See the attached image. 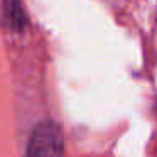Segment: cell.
Returning <instances> with one entry per match:
<instances>
[{"label": "cell", "instance_id": "2", "mask_svg": "<svg viewBox=\"0 0 157 157\" xmlns=\"http://www.w3.org/2000/svg\"><path fill=\"white\" fill-rule=\"evenodd\" d=\"M2 17H4V25L12 32H22V29L27 24V17L21 0H4Z\"/></svg>", "mask_w": 157, "mask_h": 157}, {"label": "cell", "instance_id": "3", "mask_svg": "<svg viewBox=\"0 0 157 157\" xmlns=\"http://www.w3.org/2000/svg\"><path fill=\"white\" fill-rule=\"evenodd\" d=\"M155 113H157V101H155Z\"/></svg>", "mask_w": 157, "mask_h": 157}, {"label": "cell", "instance_id": "1", "mask_svg": "<svg viewBox=\"0 0 157 157\" xmlns=\"http://www.w3.org/2000/svg\"><path fill=\"white\" fill-rule=\"evenodd\" d=\"M63 152L64 140L61 127L52 120L39 122L29 137L25 157H63Z\"/></svg>", "mask_w": 157, "mask_h": 157}]
</instances>
